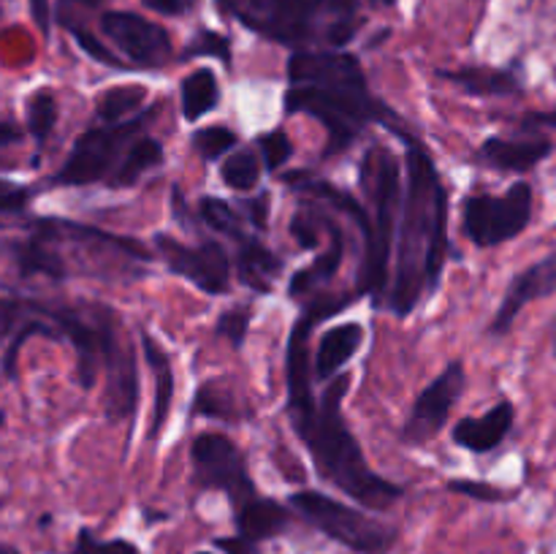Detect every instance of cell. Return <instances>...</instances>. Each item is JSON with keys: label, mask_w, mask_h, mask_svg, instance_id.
<instances>
[{"label": "cell", "mask_w": 556, "mask_h": 554, "mask_svg": "<svg viewBox=\"0 0 556 554\" xmlns=\"http://www.w3.org/2000/svg\"><path fill=\"white\" fill-rule=\"evenodd\" d=\"M556 291V253L546 255L543 261L532 264L530 269H525L521 275H516V280L510 282L508 293H505L503 304H500L497 315L492 320L494 335H503L514 326L516 315L527 307L535 299L548 297Z\"/></svg>", "instance_id": "obj_15"}, {"label": "cell", "mask_w": 556, "mask_h": 554, "mask_svg": "<svg viewBox=\"0 0 556 554\" xmlns=\"http://www.w3.org/2000/svg\"><path fill=\"white\" fill-rule=\"evenodd\" d=\"M147 9L157 11V14H166V16H179L185 11L193 9L195 0H141Z\"/></svg>", "instance_id": "obj_40"}, {"label": "cell", "mask_w": 556, "mask_h": 554, "mask_svg": "<svg viewBox=\"0 0 556 554\" xmlns=\"http://www.w3.org/2000/svg\"><path fill=\"white\" fill-rule=\"evenodd\" d=\"M161 161H163L161 141L150 139V136H141V139H136L134 144L128 147V152L123 155L119 166L114 168L112 177H109V185H112V188H130L141 174L155 168Z\"/></svg>", "instance_id": "obj_22"}, {"label": "cell", "mask_w": 556, "mask_h": 554, "mask_svg": "<svg viewBox=\"0 0 556 554\" xmlns=\"http://www.w3.org/2000/svg\"><path fill=\"white\" fill-rule=\"evenodd\" d=\"M30 14L36 25L41 27L43 36H47L49 25H52V5H49V0H30Z\"/></svg>", "instance_id": "obj_42"}, {"label": "cell", "mask_w": 556, "mask_h": 554, "mask_svg": "<svg viewBox=\"0 0 556 554\" xmlns=\"http://www.w3.org/2000/svg\"><path fill=\"white\" fill-rule=\"evenodd\" d=\"M514 405L500 402V405H494L483 416L462 418L454 427V443H459L467 451H476V454H486V451L497 449L503 443L505 435L514 427Z\"/></svg>", "instance_id": "obj_16"}, {"label": "cell", "mask_w": 556, "mask_h": 554, "mask_svg": "<svg viewBox=\"0 0 556 554\" xmlns=\"http://www.w3.org/2000/svg\"><path fill=\"white\" fill-rule=\"evenodd\" d=\"M293 85H313L334 92H369L362 63L348 52H313L302 49L288 63Z\"/></svg>", "instance_id": "obj_14"}, {"label": "cell", "mask_w": 556, "mask_h": 554, "mask_svg": "<svg viewBox=\"0 0 556 554\" xmlns=\"http://www.w3.org/2000/svg\"><path fill=\"white\" fill-rule=\"evenodd\" d=\"M282 269V261L269 248L253 237H244L239 242V277L255 291H269L271 280Z\"/></svg>", "instance_id": "obj_21"}, {"label": "cell", "mask_w": 556, "mask_h": 554, "mask_svg": "<svg viewBox=\"0 0 556 554\" xmlns=\"http://www.w3.org/2000/svg\"><path fill=\"white\" fill-rule=\"evenodd\" d=\"M54 123H58V101H54L52 92H33L30 101H27V130L33 134V139L47 141Z\"/></svg>", "instance_id": "obj_29"}, {"label": "cell", "mask_w": 556, "mask_h": 554, "mask_svg": "<svg viewBox=\"0 0 556 554\" xmlns=\"http://www.w3.org/2000/svg\"><path fill=\"white\" fill-rule=\"evenodd\" d=\"M190 459H193V478L201 489H223L239 508L255 498L242 451L226 435H199L190 449Z\"/></svg>", "instance_id": "obj_10"}, {"label": "cell", "mask_w": 556, "mask_h": 554, "mask_svg": "<svg viewBox=\"0 0 556 554\" xmlns=\"http://www.w3.org/2000/svg\"><path fill=\"white\" fill-rule=\"evenodd\" d=\"M20 128L14 123H0V147H9L20 141Z\"/></svg>", "instance_id": "obj_43"}, {"label": "cell", "mask_w": 556, "mask_h": 554, "mask_svg": "<svg viewBox=\"0 0 556 554\" xmlns=\"http://www.w3.org/2000/svg\"><path fill=\"white\" fill-rule=\"evenodd\" d=\"M195 413H204V416L215 418H233L237 416V402L231 396H226V391L215 383L201 386L199 396H195Z\"/></svg>", "instance_id": "obj_31"}, {"label": "cell", "mask_w": 556, "mask_h": 554, "mask_svg": "<svg viewBox=\"0 0 556 554\" xmlns=\"http://www.w3.org/2000/svg\"><path fill=\"white\" fill-rule=\"evenodd\" d=\"M157 109L152 112H141L136 117L123 119V123L112 125H96V128L85 130L79 139L74 141V150L68 152L60 172L54 174V182L60 185H90L98 179H109L114 172V163L119 161L123 150L139 139L141 128L155 117Z\"/></svg>", "instance_id": "obj_7"}, {"label": "cell", "mask_w": 556, "mask_h": 554, "mask_svg": "<svg viewBox=\"0 0 556 554\" xmlns=\"http://www.w3.org/2000/svg\"><path fill=\"white\" fill-rule=\"evenodd\" d=\"M215 546L223 549L226 554H258V549H255V541H250V538H244V536L217 538Z\"/></svg>", "instance_id": "obj_41"}, {"label": "cell", "mask_w": 556, "mask_h": 554, "mask_svg": "<svg viewBox=\"0 0 556 554\" xmlns=\"http://www.w3.org/2000/svg\"><path fill=\"white\" fill-rule=\"evenodd\" d=\"M68 30H71V36H74L76 41H79V47L85 49V52L90 54V58H96L98 63H106V65H123V63H119L117 58H114L112 52H109L106 47H103L101 41H98L96 36H92L90 30H87V27L74 25V27H68Z\"/></svg>", "instance_id": "obj_35"}, {"label": "cell", "mask_w": 556, "mask_h": 554, "mask_svg": "<svg viewBox=\"0 0 556 554\" xmlns=\"http://www.w3.org/2000/svg\"><path fill=\"white\" fill-rule=\"evenodd\" d=\"M552 152V141L535 139V141H508V139H486L481 147L483 161L492 163L494 168L503 172H527L535 163Z\"/></svg>", "instance_id": "obj_18"}, {"label": "cell", "mask_w": 556, "mask_h": 554, "mask_svg": "<svg viewBox=\"0 0 556 554\" xmlns=\"http://www.w3.org/2000/svg\"><path fill=\"white\" fill-rule=\"evenodd\" d=\"M101 33L128 58L136 68H161L172 60V38L155 22L128 11H106Z\"/></svg>", "instance_id": "obj_11"}, {"label": "cell", "mask_w": 556, "mask_h": 554, "mask_svg": "<svg viewBox=\"0 0 556 554\" xmlns=\"http://www.w3.org/2000/svg\"><path fill=\"white\" fill-rule=\"evenodd\" d=\"M144 96V87H112L98 98V117L106 125L123 123V119H128V114L139 109Z\"/></svg>", "instance_id": "obj_26"}, {"label": "cell", "mask_w": 556, "mask_h": 554, "mask_svg": "<svg viewBox=\"0 0 556 554\" xmlns=\"http://www.w3.org/2000/svg\"><path fill=\"white\" fill-rule=\"evenodd\" d=\"M188 54H217V58H220L226 65L231 63V49H228V41L223 36H217V33H210V30L199 33V38L190 43Z\"/></svg>", "instance_id": "obj_36"}, {"label": "cell", "mask_w": 556, "mask_h": 554, "mask_svg": "<svg viewBox=\"0 0 556 554\" xmlns=\"http://www.w3.org/2000/svg\"><path fill=\"white\" fill-rule=\"evenodd\" d=\"M364 342V326L362 324H340L334 329L324 331L318 342V353H315V375L320 380H329L331 375L340 373L353 353L362 348Z\"/></svg>", "instance_id": "obj_17"}, {"label": "cell", "mask_w": 556, "mask_h": 554, "mask_svg": "<svg viewBox=\"0 0 556 554\" xmlns=\"http://www.w3.org/2000/svg\"><path fill=\"white\" fill-rule=\"evenodd\" d=\"M291 231H293V237H296V242L302 244V248L313 250L315 244H318V226H315V221H313V215H309V212H299V215L293 217Z\"/></svg>", "instance_id": "obj_38"}, {"label": "cell", "mask_w": 556, "mask_h": 554, "mask_svg": "<svg viewBox=\"0 0 556 554\" xmlns=\"http://www.w3.org/2000/svg\"><path fill=\"white\" fill-rule=\"evenodd\" d=\"M101 335L103 353L101 364L106 369V416L112 421H128L136 413L139 400V375H136V358L130 351V340L125 337L119 318L101 304Z\"/></svg>", "instance_id": "obj_9"}, {"label": "cell", "mask_w": 556, "mask_h": 554, "mask_svg": "<svg viewBox=\"0 0 556 554\" xmlns=\"http://www.w3.org/2000/svg\"><path fill=\"white\" fill-rule=\"evenodd\" d=\"M237 527L239 536L250 538V541H266V538L277 536L288 527V511L275 500H266L255 494L253 500L237 511Z\"/></svg>", "instance_id": "obj_20"}, {"label": "cell", "mask_w": 556, "mask_h": 554, "mask_svg": "<svg viewBox=\"0 0 556 554\" xmlns=\"http://www.w3.org/2000/svg\"><path fill=\"white\" fill-rule=\"evenodd\" d=\"M141 345H144V356L150 362L152 375H155V411H152V421H150V438H157L166 424L168 411H172V400H174V369H172V358L166 356L161 345H157L155 337L144 335L141 337Z\"/></svg>", "instance_id": "obj_19"}, {"label": "cell", "mask_w": 556, "mask_h": 554, "mask_svg": "<svg viewBox=\"0 0 556 554\" xmlns=\"http://www.w3.org/2000/svg\"><path fill=\"white\" fill-rule=\"evenodd\" d=\"M445 79L451 85L462 87L470 96H508L516 92V79L503 71H489V68H467V71H454V74H445Z\"/></svg>", "instance_id": "obj_25"}, {"label": "cell", "mask_w": 556, "mask_h": 554, "mask_svg": "<svg viewBox=\"0 0 556 554\" xmlns=\"http://www.w3.org/2000/svg\"><path fill=\"white\" fill-rule=\"evenodd\" d=\"M286 112L309 114L326 125V155L348 150L372 119L383 125L394 119L372 92H334L313 85H293L286 92Z\"/></svg>", "instance_id": "obj_4"}, {"label": "cell", "mask_w": 556, "mask_h": 554, "mask_svg": "<svg viewBox=\"0 0 556 554\" xmlns=\"http://www.w3.org/2000/svg\"><path fill=\"white\" fill-rule=\"evenodd\" d=\"M261 179V163L253 150H237L223 163V182L233 190H253Z\"/></svg>", "instance_id": "obj_27"}, {"label": "cell", "mask_w": 556, "mask_h": 554, "mask_svg": "<svg viewBox=\"0 0 556 554\" xmlns=\"http://www.w3.org/2000/svg\"><path fill=\"white\" fill-rule=\"evenodd\" d=\"M554 351H556V337H554Z\"/></svg>", "instance_id": "obj_48"}, {"label": "cell", "mask_w": 556, "mask_h": 554, "mask_svg": "<svg viewBox=\"0 0 556 554\" xmlns=\"http://www.w3.org/2000/svg\"><path fill=\"white\" fill-rule=\"evenodd\" d=\"M199 554H212V552H199Z\"/></svg>", "instance_id": "obj_49"}, {"label": "cell", "mask_w": 556, "mask_h": 554, "mask_svg": "<svg viewBox=\"0 0 556 554\" xmlns=\"http://www.w3.org/2000/svg\"><path fill=\"white\" fill-rule=\"evenodd\" d=\"M155 250L172 272L193 282L204 293H226L231 282V261L223 244L204 242L201 248H188L168 234H155Z\"/></svg>", "instance_id": "obj_12"}, {"label": "cell", "mask_w": 556, "mask_h": 554, "mask_svg": "<svg viewBox=\"0 0 556 554\" xmlns=\"http://www.w3.org/2000/svg\"><path fill=\"white\" fill-rule=\"evenodd\" d=\"M326 228H329V239H331V248L326 250L324 259L315 261L309 269H302L293 275L291 280V293L293 297H299V293H307L309 288L318 286V282L329 280L331 275H334L337 269H340L342 259H345V244H342V228L337 226L334 221H329V217H324Z\"/></svg>", "instance_id": "obj_23"}, {"label": "cell", "mask_w": 556, "mask_h": 554, "mask_svg": "<svg viewBox=\"0 0 556 554\" xmlns=\"http://www.w3.org/2000/svg\"><path fill=\"white\" fill-rule=\"evenodd\" d=\"M27 199H30V193H27L25 185L0 179V212H20L27 204Z\"/></svg>", "instance_id": "obj_37"}, {"label": "cell", "mask_w": 556, "mask_h": 554, "mask_svg": "<svg viewBox=\"0 0 556 554\" xmlns=\"http://www.w3.org/2000/svg\"><path fill=\"white\" fill-rule=\"evenodd\" d=\"M532 217V188L510 185L505 196H470L465 201V234L478 248H494L519 237Z\"/></svg>", "instance_id": "obj_8"}, {"label": "cell", "mask_w": 556, "mask_h": 554, "mask_svg": "<svg viewBox=\"0 0 556 554\" xmlns=\"http://www.w3.org/2000/svg\"><path fill=\"white\" fill-rule=\"evenodd\" d=\"M71 554H139V549L128 541H98L90 530H79Z\"/></svg>", "instance_id": "obj_34"}, {"label": "cell", "mask_w": 556, "mask_h": 554, "mask_svg": "<svg viewBox=\"0 0 556 554\" xmlns=\"http://www.w3.org/2000/svg\"><path fill=\"white\" fill-rule=\"evenodd\" d=\"M353 299L348 297H318L304 307L293 324L288 340V416L299 440L309 449L318 476L334 483L356 503L367 508L386 511L402 498V487L380 478L364 459L356 438L342 418V396L348 394L351 378L340 375L324 389L320 400H315L309 383V331L326 315H334Z\"/></svg>", "instance_id": "obj_1"}, {"label": "cell", "mask_w": 556, "mask_h": 554, "mask_svg": "<svg viewBox=\"0 0 556 554\" xmlns=\"http://www.w3.org/2000/svg\"><path fill=\"white\" fill-rule=\"evenodd\" d=\"M465 391V367L459 362H451L427 389L421 391V396L413 405L410 416H407L405 429H402V440L413 445L427 443L429 438L443 429V424L448 421L451 407L456 405V400Z\"/></svg>", "instance_id": "obj_13"}, {"label": "cell", "mask_w": 556, "mask_h": 554, "mask_svg": "<svg viewBox=\"0 0 556 554\" xmlns=\"http://www.w3.org/2000/svg\"><path fill=\"white\" fill-rule=\"evenodd\" d=\"M405 141L407 193L402 206L394 282L389 307L396 315L416 310L427 291H434L448 250V193L424 147L400 125H386Z\"/></svg>", "instance_id": "obj_2"}, {"label": "cell", "mask_w": 556, "mask_h": 554, "mask_svg": "<svg viewBox=\"0 0 556 554\" xmlns=\"http://www.w3.org/2000/svg\"><path fill=\"white\" fill-rule=\"evenodd\" d=\"M258 150L261 158H264V166L269 172H277L288 163V158L293 155V144L288 139L286 130H271V134H264L258 139Z\"/></svg>", "instance_id": "obj_32"}, {"label": "cell", "mask_w": 556, "mask_h": 554, "mask_svg": "<svg viewBox=\"0 0 556 554\" xmlns=\"http://www.w3.org/2000/svg\"><path fill=\"white\" fill-rule=\"evenodd\" d=\"M217 9L288 47H342L362 25L356 0H217Z\"/></svg>", "instance_id": "obj_3"}, {"label": "cell", "mask_w": 556, "mask_h": 554, "mask_svg": "<svg viewBox=\"0 0 556 554\" xmlns=\"http://www.w3.org/2000/svg\"><path fill=\"white\" fill-rule=\"evenodd\" d=\"M193 147L201 158L215 161V158L226 155L228 150L237 147V134L226 125H212V128H201L193 134Z\"/></svg>", "instance_id": "obj_30"}, {"label": "cell", "mask_w": 556, "mask_h": 554, "mask_svg": "<svg viewBox=\"0 0 556 554\" xmlns=\"http://www.w3.org/2000/svg\"><path fill=\"white\" fill-rule=\"evenodd\" d=\"M217 98H220V90H217V79L210 68H199L190 76H185L182 81V114L185 119H201L206 112L217 106Z\"/></svg>", "instance_id": "obj_24"}, {"label": "cell", "mask_w": 556, "mask_h": 554, "mask_svg": "<svg viewBox=\"0 0 556 554\" xmlns=\"http://www.w3.org/2000/svg\"><path fill=\"white\" fill-rule=\"evenodd\" d=\"M3 424H5V413L0 411V427H3Z\"/></svg>", "instance_id": "obj_47"}, {"label": "cell", "mask_w": 556, "mask_h": 554, "mask_svg": "<svg viewBox=\"0 0 556 554\" xmlns=\"http://www.w3.org/2000/svg\"><path fill=\"white\" fill-rule=\"evenodd\" d=\"M527 128H532V125H554L556 128V112L554 114H530V117L525 119Z\"/></svg>", "instance_id": "obj_44"}, {"label": "cell", "mask_w": 556, "mask_h": 554, "mask_svg": "<svg viewBox=\"0 0 556 554\" xmlns=\"http://www.w3.org/2000/svg\"><path fill=\"white\" fill-rule=\"evenodd\" d=\"M248 329H250V310L237 307V310H228V313L220 315L215 335L226 337L233 348H242L244 337H248Z\"/></svg>", "instance_id": "obj_33"}, {"label": "cell", "mask_w": 556, "mask_h": 554, "mask_svg": "<svg viewBox=\"0 0 556 554\" xmlns=\"http://www.w3.org/2000/svg\"><path fill=\"white\" fill-rule=\"evenodd\" d=\"M372 3H380V5H391L394 0H372Z\"/></svg>", "instance_id": "obj_46"}, {"label": "cell", "mask_w": 556, "mask_h": 554, "mask_svg": "<svg viewBox=\"0 0 556 554\" xmlns=\"http://www.w3.org/2000/svg\"><path fill=\"white\" fill-rule=\"evenodd\" d=\"M448 487H451V492L467 494V498H476V500H503L505 498L500 489L489 487V483H481V481H451Z\"/></svg>", "instance_id": "obj_39"}, {"label": "cell", "mask_w": 556, "mask_h": 554, "mask_svg": "<svg viewBox=\"0 0 556 554\" xmlns=\"http://www.w3.org/2000/svg\"><path fill=\"white\" fill-rule=\"evenodd\" d=\"M199 210L206 226L215 228L217 234H226V237L237 239V242H242V239L248 237V234L242 231V217H239V212H233V206L226 204L223 199L206 196V199H201Z\"/></svg>", "instance_id": "obj_28"}, {"label": "cell", "mask_w": 556, "mask_h": 554, "mask_svg": "<svg viewBox=\"0 0 556 554\" xmlns=\"http://www.w3.org/2000/svg\"><path fill=\"white\" fill-rule=\"evenodd\" d=\"M364 188H369V199H372L375 210V237L369 244L367 255H364L362 269V293H372V297H383L389 291V255L391 244H394V215L396 204H400V166H396L394 155L383 147H372L364 158L362 172Z\"/></svg>", "instance_id": "obj_5"}, {"label": "cell", "mask_w": 556, "mask_h": 554, "mask_svg": "<svg viewBox=\"0 0 556 554\" xmlns=\"http://www.w3.org/2000/svg\"><path fill=\"white\" fill-rule=\"evenodd\" d=\"M291 505L302 519L318 527L324 536L358 554H386L396 541V532L383 521L340 503L320 492H296L291 494Z\"/></svg>", "instance_id": "obj_6"}, {"label": "cell", "mask_w": 556, "mask_h": 554, "mask_svg": "<svg viewBox=\"0 0 556 554\" xmlns=\"http://www.w3.org/2000/svg\"><path fill=\"white\" fill-rule=\"evenodd\" d=\"M0 554H20L14 546H5V543H0Z\"/></svg>", "instance_id": "obj_45"}]
</instances>
